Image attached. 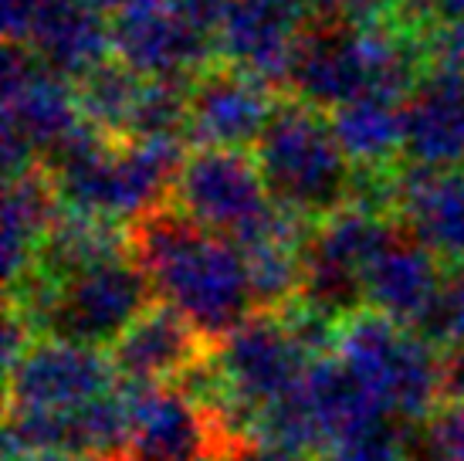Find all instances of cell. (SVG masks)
Returning <instances> with one entry per match:
<instances>
[{"mask_svg":"<svg viewBox=\"0 0 464 461\" xmlns=\"http://www.w3.org/2000/svg\"><path fill=\"white\" fill-rule=\"evenodd\" d=\"M315 461H413L411 458V424L380 417L356 435L325 445Z\"/></svg>","mask_w":464,"mask_h":461,"instance_id":"obj_23","label":"cell"},{"mask_svg":"<svg viewBox=\"0 0 464 461\" xmlns=\"http://www.w3.org/2000/svg\"><path fill=\"white\" fill-rule=\"evenodd\" d=\"M275 109L278 99L271 82L234 64L204 68L190 82L187 140L194 146L245 150L261 140Z\"/></svg>","mask_w":464,"mask_h":461,"instance_id":"obj_11","label":"cell"},{"mask_svg":"<svg viewBox=\"0 0 464 461\" xmlns=\"http://www.w3.org/2000/svg\"><path fill=\"white\" fill-rule=\"evenodd\" d=\"M169 204L200 228L231 238L237 248L258 241L292 218L268 193L258 160L245 156V150L220 146H197L190 156H183Z\"/></svg>","mask_w":464,"mask_h":461,"instance_id":"obj_7","label":"cell"},{"mask_svg":"<svg viewBox=\"0 0 464 461\" xmlns=\"http://www.w3.org/2000/svg\"><path fill=\"white\" fill-rule=\"evenodd\" d=\"M142 82L146 78L136 75L122 62H105L102 68H95L92 75L75 82L78 105H82L85 123L105 132V136H112V140H126L136 105H140Z\"/></svg>","mask_w":464,"mask_h":461,"instance_id":"obj_22","label":"cell"},{"mask_svg":"<svg viewBox=\"0 0 464 461\" xmlns=\"http://www.w3.org/2000/svg\"><path fill=\"white\" fill-rule=\"evenodd\" d=\"M210 461H231V458H210Z\"/></svg>","mask_w":464,"mask_h":461,"instance_id":"obj_30","label":"cell"},{"mask_svg":"<svg viewBox=\"0 0 464 461\" xmlns=\"http://www.w3.org/2000/svg\"><path fill=\"white\" fill-rule=\"evenodd\" d=\"M85 126L75 82L34 58L24 44L4 52V180L17 177Z\"/></svg>","mask_w":464,"mask_h":461,"instance_id":"obj_8","label":"cell"},{"mask_svg":"<svg viewBox=\"0 0 464 461\" xmlns=\"http://www.w3.org/2000/svg\"><path fill=\"white\" fill-rule=\"evenodd\" d=\"M44 167L68 211L122 224L150 214L173 191L183 167V140H112L85 123Z\"/></svg>","mask_w":464,"mask_h":461,"instance_id":"obj_2","label":"cell"},{"mask_svg":"<svg viewBox=\"0 0 464 461\" xmlns=\"http://www.w3.org/2000/svg\"><path fill=\"white\" fill-rule=\"evenodd\" d=\"M173 7L187 17V21H194L197 27H204V31H218L220 21H224V14L231 7V0H173Z\"/></svg>","mask_w":464,"mask_h":461,"instance_id":"obj_26","label":"cell"},{"mask_svg":"<svg viewBox=\"0 0 464 461\" xmlns=\"http://www.w3.org/2000/svg\"><path fill=\"white\" fill-rule=\"evenodd\" d=\"M333 353L393 421L424 424L444 404V349L376 309L366 306L339 322Z\"/></svg>","mask_w":464,"mask_h":461,"instance_id":"obj_4","label":"cell"},{"mask_svg":"<svg viewBox=\"0 0 464 461\" xmlns=\"http://www.w3.org/2000/svg\"><path fill=\"white\" fill-rule=\"evenodd\" d=\"M24 48L44 68L82 82L109 62L112 25H105V14L85 0H48V7L41 11L27 34Z\"/></svg>","mask_w":464,"mask_h":461,"instance_id":"obj_19","label":"cell"},{"mask_svg":"<svg viewBox=\"0 0 464 461\" xmlns=\"http://www.w3.org/2000/svg\"><path fill=\"white\" fill-rule=\"evenodd\" d=\"M62 193L54 183L52 170L44 163H34L17 177L4 180V282L7 295L24 289V282L34 275L38 255L44 241L52 238L54 224L62 218Z\"/></svg>","mask_w":464,"mask_h":461,"instance_id":"obj_18","label":"cell"},{"mask_svg":"<svg viewBox=\"0 0 464 461\" xmlns=\"http://www.w3.org/2000/svg\"><path fill=\"white\" fill-rule=\"evenodd\" d=\"M21 461H112V458H99V455H65V451H52V455H27Z\"/></svg>","mask_w":464,"mask_h":461,"instance_id":"obj_29","label":"cell"},{"mask_svg":"<svg viewBox=\"0 0 464 461\" xmlns=\"http://www.w3.org/2000/svg\"><path fill=\"white\" fill-rule=\"evenodd\" d=\"M44 7H48V0H4V34H7V44H24Z\"/></svg>","mask_w":464,"mask_h":461,"instance_id":"obj_25","label":"cell"},{"mask_svg":"<svg viewBox=\"0 0 464 461\" xmlns=\"http://www.w3.org/2000/svg\"><path fill=\"white\" fill-rule=\"evenodd\" d=\"M403 156L417 167H464V68L430 64L403 99Z\"/></svg>","mask_w":464,"mask_h":461,"instance_id":"obj_15","label":"cell"},{"mask_svg":"<svg viewBox=\"0 0 464 461\" xmlns=\"http://www.w3.org/2000/svg\"><path fill=\"white\" fill-rule=\"evenodd\" d=\"M417 333L430 339L438 349L464 343V265L444 271L438 299L424 316V322L417 326Z\"/></svg>","mask_w":464,"mask_h":461,"instance_id":"obj_24","label":"cell"},{"mask_svg":"<svg viewBox=\"0 0 464 461\" xmlns=\"http://www.w3.org/2000/svg\"><path fill=\"white\" fill-rule=\"evenodd\" d=\"M130 251L156 299L177 309L214 349L255 312L245 251L173 204L132 221Z\"/></svg>","mask_w":464,"mask_h":461,"instance_id":"obj_1","label":"cell"},{"mask_svg":"<svg viewBox=\"0 0 464 461\" xmlns=\"http://www.w3.org/2000/svg\"><path fill=\"white\" fill-rule=\"evenodd\" d=\"M397 224L454 269L464 265V167L400 170Z\"/></svg>","mask_w":464,"mask_h":461,"instance_id":"obj_16","label":"cell"},{"mask_svg":"<svg viewBox=\"0 0 464 461\" xmlns=\"http://www.w3.org/2000/svg\"><path fill=\"white\" fill-rule=\"evenodd\" d=\"M444 400L464 404V343L444 349Z\"/></svg>","mask_w":464,"mask_h":461,"instance_id":"obj_27","label":"cell"},{"mask_svg":"<svg viewBox=\"0 0 464 461\" xmlns=\"http://www.w3.org/2000/svg\"><path fill=\"white\" fill-rule=\"evenodd\" d=\"M333 129L353 167H393L403 156V99L370 92L333 109Z\"/></svg>","mask_w":464,"mask_h":461,"instance_id":"obj_21","label":"cell"},{"mask_svg":"<svg viewBox=\"0 0 464 461\" xmlns=\"http://www.w3.org/2000/svg\"><path fill=\"white\" fill-rule=\"evenodd\" d=\"M305 31L309 11L302 0H231L214 44L224 64L245 68L278 89L288 85Z\"/></svg>","mask_w":464,"mask_h":461,"instance_id":"obj_12","label":"cell"},{"mask_svg":"<svg viewBox=\"0 0 464 461\" xmlns=\"http://www.w3.org/2000/svg\"><path fill=\"white\" fill-rule=\"evenodd\" d=\"M214 54V34L177 7L146 4L112 17V58L142 78H197Z\"/></svg>","mask_w":464,"mask_h":461,"instance_id":"obj_13","label":"cell"},{"mask_svg":"<svg viewBox=\"0 0 464 461\" xmlns=\"http://www.w3.org/2000/svg\"><path fill=\"white\" fill-rule=\"evenodd\" d=\"M214 346L167 302H153L105 353L119 380L146 387H173L210 353Z\"/></svg>","mask_w":464,"mask_h":461,"instance_id":"obj_14","label":"cell"},{"mask_svg":"<svg viewBox=\"0 0 464 461\" xmlns=\"http://www.w3.org/2000/svg\"><path fill=\"white\" fill-rule=\"evenodd\" d=\"M440 258L424 248L407 228H397L362 275L366 306L403 326H420L440 292Z\"/></svg>","mask_w":464,"mask_h":461,"instance_id":"obj_17","label":"cell"},{"mask_svg":"<svg viewBox=\"0 0 464 461\" xmlns=\"http://www.w3.org/2000/svg\"><path fill=\"white\" fill-rule=\"evenodd\" d=\"M397 228L400 224L393 218L353 204L315 221L305 238L302 302L333 322H343L353 312L366 309L362 275L380 255V248L397 234Z\"/></svg>","mask_w":464,"mask_h":461,"instance_id":"obj_9","label":"cell"},{"mask_svg":"<svg viewBox=\"0 0 464 461\" xmlns=\"http://www.w3.org/2000/svg\"><path fill=\"white\" fill-rule=\"evenodd\" d=\"M302 394H305V404H309L315 427L323 435V448L339 437H349L362 427H370L380 417H387V410L370 394V387L362 384L335 353L312 359Z\"/></svg>","mask_w":464,"mask_h":461,"instance_id":"obj_20","label":"cell"},{"mask_svg":"<svg viewBox=\"0 0 464 461\" xmlns=\"http://www.w3.org/2000/svg\"><path fill=\"white\" fill-rule=\"evenodd\" d=\"M153 285L132 255L92 265L54 285L7 295V302H17L31 316L38 336L95 349H109L130 322L153 306Z\"/></svg>","mask_w":464,"mask_h":461,"instance_id":"obj_5","label":"cell"},{"mask_svg":"<svg viewBox=\"0 0 464 461\" xmlns=\"http://www.w3.org/2000/svg\"><path fill=\"white\" fill-rule=\"evenodd\" d=\"M255 160L275 204L295 218L315 221L349 204L353 160L323 109L285 99L255 142Z\"/></svg>","mask_w":464,"mask_h":461,"instance_id":"obj_3","label":"cell"},{"mask_svg":"<svg viewBox=\"0 0 464 461\" xmlns=\"http://www.w3.org/2000/svg\"><path fill=\"white\" fill-rule=\"evenodd\" d=\"M224 397L210 407L220 417L234 451L247 445L255 424L271 404L302 390L312 357L302 349L295 333L278 312H251L224 343L214 349Z\"/></svg>","mask_w":464,"mask_h":461,"instance_id":"obj_6","label":"cell"},{"mask_svg":"<svg viewBox=\"0 0 464 461\" xmlns=\"http://www.w3.org/2000/svg\"><path fill=\"white\" fill-rule=\"evenodd\" d=\"M92 7H99L102 14H122V11H132V7H146V4H163V0H85Z\"/></svg>","mask_w":464,"mask_h":461,"instance_id":"obj_28","label":"cell"},{"mask_svg":"<svg viewBox=\"0 0 464 461\" xmlns=\"http://www.w3.org/2000/svg\"><path fill=\"white\" fill-rule=\"evenodd\" d=\"M119 373L105 349L38 336L7 367V410H72L109 394Z\"/></svg>","mask_w":464,"mask_h":461,"instance_id":"obj_10","label":"cell"}]
</instances>
